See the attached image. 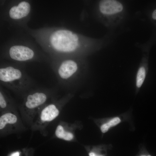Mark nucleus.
Returning <instances> with one entry per match:
<instances>
[{"mask_svg":"<svg viewBox=\"0 0 156 156\" xmlns=\"http://www.w3.org/2000/svg\"><path fill=\"white\" fill-rule=\"evenodd\" d=\"M48 46L56 52L74 54L97 50L102 45L100 39L88 36L68 29L53 31Z\"/></svg>","mask_w":156,"mask_h":156,"instance_id":"obj_1","label":"nucleus"},{"mask_svg":"<svg viewBox=\"0 0 156 156\" xmlns=\"http://www.w3.org/2000/svg\"><path fill=\"white\" fill-rule=\"evenodd\" d=\"M0 82L1 84L22 98L34 89L35 85L25 70L12 65L1 67Z\"/></svg>","mask_w":156,"mask_h":156,"instance_id":"obj_2","label":"nucleus"},{"mask_svg":"<svg viewBox=\"0 0 156 156\" xmlns=\"http://www.w3.org/2000/svg\"><path fill=\"white\" fill-rule=\"evenodd\" d=\"M49 95L45 88H34L23 97L18 107L25 125L30 127L39 110L47 103Z\"/></svg>","mask_w":156,"mask_h":156,"instance_id":"obj_3","label":"nucleus"},{"mask_svg":"<svg viewBox=\"0 0 156 156\" xmlns=\"http://www.w3.org/2000/svg\"><path fill=\"white\" fill-rule=\"evenodd\" d=\"M122 4L115 0L99 1L94 7V12L97 18L107 26L114 23L116 17L123 10Z\"/></svg>","mask_w":156,"mask_h":156,"instance_id":"obj_4","label":"nucleus"},{"mask_svg":"<svg viewBox=\"0 0 156 156\" xmlns=\"http://www.w3.org/2000/svg\"><path fill=\"white\" fill-rule=\"evenodd\" d=\"M17 110L8 111L0 113L1 137L18 133L27 129Z\"/></svg>","mask_w":156,"mask_h":156,"instance_id":"obj_5","label":"nucleus"},{"mask_svg":"<svg viewBox=\"0 0 156 156\" xmlns=\"http://www.w3.org/2000/svg\"><path fill=\"white\" fill-rule=\"evenodd\" d=\"M59 110L54 104L46 103L40 109L30 127L33 131H38L43 136L46 133V127L49 123L56 118Z\"/></svg>","mask_w":156,"mask_h":156,"instance_id":"obj_6","label":"nucleus"},{"mask_svg":"<svg viewBox=\"0 0 156 156\" xmlns=\"http://www.w3.org/2000/svg\"><path fill=\"white\" fill-rule=\"evenodd\" d=\"M10 57L18 61H26L31 60L35 56L33 51L28 47L19 45L11 47L9 52Z\"/></svg>","mask_w":156,"mask_h":156,"instance_id":"obj_7","label":"nucleus"},{"mask_svg":"<svg viewBox=\"0 0 156 156\" xmlns=\"http://www.w3.org/2000/svg\"><path fill=\"white\" fill-rule=\"evenodd\" d=\"M77 67V64L76 61L71 59H66L62 61L59 65L57 73L61 78L66 79L76 71Z\"/></svg>","mask_w":156,"mask_h":156,"instance_id":"obj_8","label":"nucleus"},{"mask_svg":"<svg viewBox=\"0 0 156 156\" xmlns=\"http://www.w3.org/2000/svg\"><path fill=\"white\" fill-rule=\"evenodd\" d=\"M17 110L15 101L10 95L0 86V113L10 110Z\"/></svg>","mask_w":156,"mask_h":156,"instance_id":"obj_9","label":"nucleus"},{"mask_svg":"<svg viewBox=\"0 0 156 156\" xmlns=\"http://www.w3.org/2000/svg\"><path fill=\"white\" fill-rule=\"evenodd\" d=\"M30 6L28 2L23 1L20 3L18 6L12 7L9 11L11 18L19 19L27 16L29 13Z\"/></svg>","mask_w":156,"mask_h":156,"instance_id":"obj_10","label":"nucleus"},{"mask_svg":"<svg viewBox=\"0 0 156 156\" xmlns=\"http://www.w3.org/2000/svg\"><path fill=\"white\" fill-rule=\"evenodd\" d=\"M145 63L141 64L137 72L135 77L136 92H138L146 79L148 72L147 65Z\"/></svg>","mask_w":156,"mask_h":156,"instance_id":"obj_11","label":"nucleus"},{"mask_svg":"<svg viewBox=\"0 0 156 156\" xmlns=\"http://www.w3.org/2000/svg\"><path fill=\"white\" fill-rule=\"evenodd\" d=\"M55 135L58 138L66 140H70L73 138V134L70 132L66 131L61 125H58L57 127Z\"/></svg>","mask_w":156,"mask_h":156,"instance_id":"obj_12","label":"nucleus"},{"mask_svg":"<svg viewBox=\"0 0 156 156\" xmlns=\"http://www.w3.org/2000/svg\"><path fill=\"white\" fill-rule=\"evenodd\" d=\"M120 121L118 117H115L111 120L108 122L103 125L101 127V129L103 133L107 132L111 127L115 126Z\"/></svg>","mask_w":156,"mask_h":156,"instance_id":"obj_13","label":"nucleus"},{"mask_svg":"<svg viewBox=\"0 0 156 156\" xmlns=\"http://www.w3.org/2000/svg\"><path fill=\"white\" fill-rule=\"evenodd\" d=\"M152 17L154 19L156 20V9L154 11L153 13Z\"/></svg>","mask_w":156,"mask_h":156,"instance_id":"obj_14","label":"nucleus"},{"mask_svg":"<svg viewBox=\"0 0 156 156\" xmlns=\"http://www.w3.org/2000/svg\"><path fill=\"white\" fill-rule=\"evenodd\" d=\"M19 153L18 152H15L12 154L10 156H19Z\"/></svg>","mask_w":156,"mask_h":156,"instance_id":"obj_15","label":"nucleus"},{"mask_svg":"<svg viewBox=\"0 0 156 156\" xmlns=\"http://www.w3.org/2000/svg\"><path fill=\"white\" fill-rule=\"evenodd\" d=\"M90 156H97L93 153H90L89 154Z\"/></svg>","mask_w":156,"mask_h":156,"instance_id":"obj_16","label":"nucleus"},{"mask_svg":"<svg viewBox=\"0 0 156 156\" xmlns=\"http://www.w3.org/2000/svg\"><path fill=\"white\" fill-rule=\"evenodd\" d=\"M141 156H151L150 155H148L147 156H146L145 155H142Z\"/></svg>","mask_w":156,"mask_h":156,"instance_id":"obj_17","label":"nucleus"}]
</instances>
